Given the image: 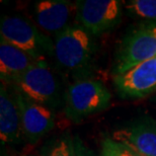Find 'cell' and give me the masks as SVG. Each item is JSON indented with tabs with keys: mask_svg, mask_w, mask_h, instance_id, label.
Instances as JSON below:
<instances>
[{
	"mask_svg": "<svg viewBox=\"0 0 156 156\" xmlns=\"http://www.w3.org/2000/svg\"><path fill=\"white\" fill-rule=\"evenodd\" d=\"M96 50L94 37L74 23L54 37L53 59L61 73L74 82L91 78L95 70Z\"/></svg>",
	"mask_w": 156,
	"mask_h": 156,
	"instance_id": "cell-1",
	"label": "cell"
},
{
	"mask_svg": "<svg viewBox=\"0 0 156 156\" xmlns=\"http://www.w3.org/2000/svg\"><path fill=\"white\" fill-rule=\"evenodd\" d=\"M111 101L110 90L104 82L94 78L74 81L64 91L65 115L74 123L105 111Z\"/></svg>",
	"mask_w": 156,
	"mask_h": 156,
	"instance_id": "cell-2",
	"label": "cell"
},
{
	"mask_svg": "<svg viewBox=\"0 0 156 156\" xmlns=\"http://www.w3.org/2000/svg\"><path fill=\"white\" fill-rule=\"evenodd\" d=\"M10 86L16 93L52 110L64 104L61 83L47 61L32 65Z\"/></svg>",
	"mask_w": 156,
	"mask_h": 156,
	"instance_id": "cell-3",
	"label": "cell"
},
{
	"mask_svg": "<svg viewBox=\"0 0 156 156\" xmlns=\"http://www.w3.org/2000/svg\"><path fill=\"white\" fill-rule=\"evenodd\" d=\"M0 37L1 41L16 47L38 62L54 57V40L23 17L3 16Z\"/></svg>",
	"mask_w": 156,
	"mask_h": 156,
	"instance_id": "cell-4",
	"label": "cell"
},
{
	"mask_svg": "<svg viewBox=\"0 0 156 156\" xmlns=\"http://www.w3.org/2000/svg\"><path fill=\"white\" fill-rule=\"evenodd\" d=\"M156 56V23L143 24L131 30L122 41L115 59L116 75Z\"/></svg>",
	"mask_w": 156,
	"mask_h": 156,
	"instance_id": "cell-5",
	"label": "cell"
},
{
	"mask_svg": "<svg viewBox=\"0 0 156 156\" xmlns=\"http://www.w3.org/2000/svg\"><path fill=\"white\" fill-rule=\"evenodd\" d=\"M76 3V23L93 37L113 30L123 15V2L119 0H81Z\"/></svg>",
	"mask_w": 156,
	"mask_h": 156,
	"instance_id": "cell-6",
	"label": "cell"
},
{
	"mask_svg": "<svg viewBox=\"0 0 156 156\" xmlns=\"http://www.w3.org/2000/svg\"><path fill=\"white\" fill-rule=\"evenodd\" d=\"M114 85L122 98H141L156 91V56L114 76Z\"/></svg>",
	"mask_w": 156,
	"mask_h": 156,
	"instance_id": "cell-7",
	"label": "cell"
},
{
	"mask_svg": "<svg viewBox=\"0 0 156 156\" xmlns=\"http://www.w3.org/2000/svg\"><path fill=\"white\" fill-rule=\"evenodd\" d=\"M15 94L20 111L23 139L35 144L55 128L54 110L30 101L20 93L15 92Z\"/></svg>",
	"mask_w": 156,
	"mask_h": 156,
	"instance_id": "cell-8",
	"label": "cell"
},
{
	"mask_svg": "<svg viewBox=\"0 0 156 156\" xmlns=\"http://www.w3.org/2000/svg\"><path fill=\"white\" fill-rule=\"evenodd\" d=\"M77 3L68 0H42L34 5L36 23L44 32L57 34L71 26L76 18Z\"/></svg>",
	"mask_w": 156,
	"mask_h": 156,
	"instance_id": "cell-9",
	"label": "cell"
},
{
	"mask_svg": "<svg viewBox=\"0 0 156 156\" xmlns=\"http://www.w3.org/2000/svg\"><path fill=\"white\" fill-rule=\"evenodd\" d=\"M112 138L130 146L141 156H156V122L152 119L134 122L118 129Z\"/></svg>",
	"mask_w": 156,
	"mask_h": 156,
	"instance_id": "cell-10",
	"label": "cell"
},
{
	"mask_svg": "<svg viewBox=\"0 0 156 156\" xmlns=\"http://www.w3.org/2000/svg\"><path fill=\"white\" fill-rule=\"evenodd\" d=\"M0 137L2 144H18L23 138L16 94L5 84L0 89Z\"/></svg>",
	"mask_w": 156,
	"mask_h": 156,
	"instance_id": "cell-11",
	"label": "cell"
},
{
	"mask_svg": "<svg viewBox=\"0 0 156 156\" xmlns=\"http://www.w3.org/2000/svg\"><path fill=\"white\" fill-rule=\"evenodd\" d=\"M37 62L29 54L0 40V76L2 84L10 86Z\"/></svg>",
	"mask_w": 156,
	"mask_h": 156,
	"instance_id": "cell-12",
	"label": "cell"
},
{
	"mask_svg": "<svg viewBox=\"0 0 156 156\" xmlns=\"http://www.w3.org/2000/svg\"><path fill=\"white\" fill-rule=\"evenodd\" d=\"M126 8L132 16L156 23V0H133Z\"/></svg>",
	"mask_w": 156,
	"mask_h": 156,
	"instance_id": "cell-13",
	"label": "cell"
},
{
	"mask_svg": "<svg viewBox=\"0 0 156 156\" xmlns=\"http://www.w3.org/2000/svg\"><path fill=\"white\" fill-rule=\"evenodd\" d=\"M101 156H141L139 153L124 143L113 139L105 138L101 143Z\"/></svg>",
	"mask_w": 156,
	"mask_h": 156,
	"instance_id": "cell-14",
	"label": "cell"
},
{
	"mask_svg": "<svg viewBox=\"0 0 156 156\" xmlns=\"http://www.w3.org/2000/svg\"><path fill=\"white\" fill-rule=\"evenodd\" d=\"M74 138L70 133L64 134L54 142L45 156H74Z\"/></svg>",
	"mask_w": 156,
	"mask_h": 156,
	"instance_id": "cell-15",
	"label": "cell"
},
{
	"mask_svg": "<svg viewBox=\"0 0 156 156\" xmlns=\"http://www.w3.org/2000/svg\"><path fill=\"white\" fill-rule=\"evenodd\" d=\"M74 152H75L74 156H96L95 153H93L89 148L84 145L79 137L74 138Z\"/></svg>",
	"mask_w": 156,
	"mask_h": 156,
	"instance_id": "cell-16",
	"label": "cell"
}]
</instances>
